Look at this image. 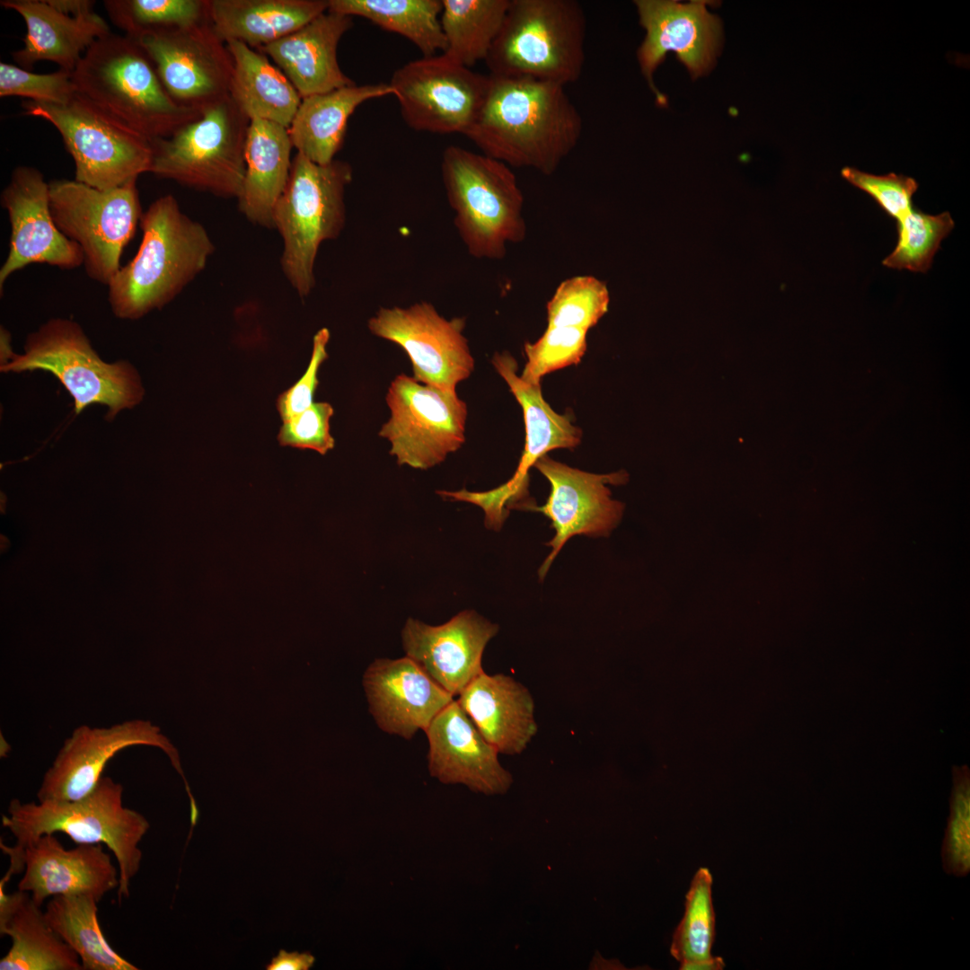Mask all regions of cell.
I'll use <instances>...</instances> for the list:
<instances>
[{"label":"cell","mask_w":970,"mask_h":970,"mask_svg":"<svg viewBox=\"0 0 970 970\" xmlns=\"http://www.w3.org/2000/svg\"><path fill=\"white\" fill-rule=\"evenodd\" d=\"M565 86L489 74L482 106L465 133L483 154L508 166L551 175L575 149L580 112Z\"/></svg>","instance_id":"6da1fadb"},{"label":"cell","mask_w":970,"mask_h":970,"mask_svg":"<svg viewBox=\"0 0 970 970\" xmlns=\"http://www.w3.org/2000/svg\"><path fill=\"white\" fill-rule=\"evenodd\" d=\"M123 786L102 776L86 797L74 801L45 800L22 803L10 801L2 824L15 838L13 846L1 841L0 847L10 860L11 877L24 870V848L47 833H62L76 844H102L113 853L119 872L118 899L129 895V885L141 867L138 845L148 832V820L123 805Z\"/></svg>","instance_id":"7a4b0ae2"},{"label":"cell","mask_w":970,"mask_h":970,"mask_svg":"<svg viewBox=\"0 0 970 970\" xmlns=\"http://www.w3.org/2000/svg\"><path fill=\"white\" fill-rule=\"evenodd\" d=\"M135 257L108 285L120 319L137 320L173 300L206 268L215 245L206 228L184 214L171 194L155 199L139 222Z\"/></svg>","instance_id":"3957f363"},{"label":"cell","mask_w":970,"mask_h":970,"mask_svg":"<svg viewBox=\"0 0 970 970\" xmlns=\"http://www.w3.org/2000/svg\"><path fill=\"white\" fill-rule=\"evenodd\" d=\"M72 80L77 94L150 140L171 136L200 113L170 97L145 50L126 35L98 39Z\"/></svg>","instance_id":"277c9868"},{"label":"cell","mask_w":970,"mask_h":970,"mask_svg":"<svg viewBox=\"0 0 970 970\" xmlns=\"http://www.w3.org/2000/svg\"><path fill=\"white\" fill-rule=\"evenodd\" d=\"M586 31L576 0H510L485 63L490 75L565 86L582 75Z\"/></svg>","instance_id":"5b68a950"},{"label":"cell","mask_w":970,"mask_h":970,"mask_svg":"<svg viewBox=\"0 0 970 970\" xmlns=\"http://www.w3.org/2000/svg\"><path fill=\"white\" fill-rule=\"evenodd\" d=\"M352 179V167L345 161L319 164L299 153L292 160L272 221L283 242L282 271L301 297L315 287L321 244L337 239L345 227V192Z\"/></svg>","instance_id":"8992f818"},{"label":"cell","mask_w":970,"mask_h":970,"mask_svg":"<svg viewBox=\"0 0 970 970\" xmlns=\"http://www.w3.org/2000/svg\"><path fill=\"white\" fill-rule=\"evenodd\" d=\"M441 173L454 224L470 255L501 260L507 243L524 241V196L507 164L449 146L442 155Z\"/></svg>","instance_id":"52a82bcc"},{"label":"cell","mask_w":970,"mask_h":970,"mask_svg":"<svg viewBox=\"0 0 970 970\" xmlns=\"http://www.w3.org/2000/svg\"><path fill=\"white\" fill-rule=\"evenodd\" d=\"M250 121L230 95L208 104L171 136L151 140L150 172L198 191L238 199Z\"/></svg>","instance_id":"ba28073f"},{"label":"cell","mask_w":970,"mask_h":970,"mask_svg":"<svg viewBox=\"0 0 970 970\" xmlns=\"http://www.w3.org/2000/svg\"><path fill=\"white\" fill-rule=\"evenodd\" d=\"M33 370L52 373L73 397L76 413L97 403L107 406V416L112 419L139 403L144 395L135 367L125 360L104 362L80 325L69 319L42 324L27 337L23 354H14L1 365L5 373Z\"/></svg>","instance_id":"9c48e42d"},{"label":"cell","mask_w":970,"mask_h":970,"mask_svg":"<svg viewBox=\"0 0 970 970\" xmlns=\"http://www.w3.org/2000/svg\"><path fill=\"white\" fill-rule=\"evenodd\" d=\"M22 106L25 114L45 119L59 132L74 160L75 181L110 190L150 172L151 140L79 94L63 104L26 100Z\"/></svg>","instance_id":"30bf717a"},{"label":"cell","mask_w":970,"mask_h":970,"mask_svg":"<svg viewBox=\"0 0 970 970\" xmlns=\"http://www.w3.org/2000/svg\"><path fill=\"white\" fill-rule=\"evenodd\" d=\"M49 203L59 231L80 248L87 276L108 287L144 212L137 180L110 190L55 180L49 182Z\"/></svg>","instance_id":"8fae6325"},{"label":"cell","mask_w":970,"mask_h":970,"mask_svg":"<svg viewBox=\"0 0 970 970\" xmlns=\"http://www.w3.org/2000/svg\"><path fill=\"white\" fill-rule=\"evenodd\" d=\"M386 403L391 418L379 436L391 443L390 454L400 465L431 468L465 441L467 405L455 391L421 384L401 374L388 388Z\"/></svg>","instance_id":"7c38bea8"},{"label":"cell","mask_w":970,"mask_h":970,"mask_svg":"<svg viewBox=\"0 0 970 970\" xmlns=\"http://www.w3.org/2000/svg\"><path fill=\"white\" fill-rule=\"evenodd\" d=\"M389 84L403 120L412 129L465 135L484 101L489 75L475 73L442 53L406 63L394 71Z\"/></svg>","instance_id":"4fadbf2b"},{"label":"cell","mask_w":970,"mask_h":970,"mask_svg":"<svg viewBox=\"0 0 970 970\" xmlns=\"http://www.w3.org/2000/svg\"><path fill=\"white\" fill-rule=\"evenodd\" d=\"M491 363L520 404L525 429L524 451L513 476L499 487L468 496L470 503L484 511L485 524L498 528L510 509L529 510L535 504L528 494V472L535 463L553 449L577 447L583 433L567 415L551 409L543 399L541 384H529L516 374L517 362L510 353L496 352Z\"/></svg>","instance_id":"5bb4252c"},{"label":"cell","mask_w":970,"mask_h":970,"mask_svg":"<svg viewBox=\"0 0 970 970\" xmlns=\"http://www.w3.org/2000/svg\"><path fill=\"white\" fill-rule=\"evenodd\" d=\"M134 745L158 747L181 776L190 798V815L199 811L185 778L178 750L159 727L146 719H130L110 727L82 725L67 737L37 792L39 801L79 800L89 795L103 776L109 761L119 751Z\"/></svg>","instance_id":"9a60e30c"},{"label":"cell","mask_w":970,"mask_h":970,"mask_svg":"<svg viewBox=\"0 0 970 970\" xmlns=\"http://www.w3.org/2000/svg\"><path fill=\"white\" fill-rule=\"evenodd\" d=\"M464 326L463 318L448 320L427 301L380 307L367 322L373 335L404 350L416 381L446 391H455L474 369Z\"/></svg>","instance_id":"2e32d148"},{"label":"cell","mask_w":970,"mask_h":970,"mask_svg":"<svg viewBox=\"0 0 970 970\" xmlns=\"http://www.w3.org/2000/svg\"><path fill=\"white\" fill-rule=\"evenodd\" d=\"M137 40L152 61L170 97L200 111L229 95L234 60L210 22L159 30Z\"/></svg>","instance_id":"e0dca14e"},{"label":"cell","mask_w":970,"mask_h":970,"mask_svg":"<svg viewBox=\"0 0 970 970\" xmlns=\"http://www.w3.org/2000/svg\"><path fill=\"white\" fill-rule=\"evenodd\" d=\"M712 1L692 0L682 4L675 0H636L639 23L646 36L637 57L640 71L657 104L666 106V98L657 88L653 75L668 52L688 69L694 79L714 66L721 46L720 19L707 10Z\"/></svg>","instance_id":"ac0fdd59"},{"label":"cell","mask_w":970,"mask_h":970,"mask_svg":"<svg viewBox=\"0 0 970 970\" xmlns=\"http://www.w3.org/2000/svg\"><path fill=\"white\" fill-rule=\"evenodd\" d=\"M10 223L7 257L0 269V293L14 272L31 264L74 269L84 263L76 243L56 225L49 203V183L38 169L18 166L0 197Z\"/></svg>","instance_id":"d6986e66"},{"label":"cell","mask_w":970,"mask_h":970,"mask_svg":"<svg viewBox=\"0 0 970 970\" xmlns=\"http://www.w3.org/2000/svg\"><path fill=\"white\" fill-rule=\"evenodd\" d=\"M550 482L551 491L543 506L532 508L542 513L555 531L546 544L552 548L539 569L542 579L564 544L574 535L606 536L621 519L623 505L611 498L608 484H620L625 473L586 472L542 456L534 466Z\"/></svg>","instance_id":"ffe728a7"},{"label":"cell","mask_w":970,"mask_h":970,"mask_svg":"<svg viewBox=\"0 0 970 970\" xmlns=\"http://www.w3.org/2000/svg\"><path fill=\"white\" fill-rule=\"evenodd\" d=\"M498 630L476 612L463 611L437 626L409 618L401 639L406 657L455 696L484 672L483 651Z\"/></svg>","instance_id":"44dd1931"},{"label":"cell","mask_w":970,"mask_h":970,"mask_svg":"<svg viewBox=\"0 0 970 970\" xmlns=\"http://www.w3.org/2000/svg\"><path fill=\"white\" fill-rule=\"evenodd\" d=\"M24 874L18 889L40 906L47 898L88 895L98 903L119 885V869L102 844H77L66 850L55 833L43 834L23 851Z\"/></svg>","instance_id":"7402d4cb"},{"label":"cell","mask_w":970,"mask_h":970,"mask_svg":"<svg viewBox=\"0 0 970 970\" xmlns=\"http://www.w3.org/2000/svg\"><path fill=\"white\" fill-rule=\"evenodd\" d=\"M363 685L369 711L383 731L410 739L426 730L454 696L412 659L378 658L366 668Z\"/></svg>","instance_id":"603a6c76"},{"label":"cell","mask_w":970,"mask_h":970,"mask_svg":"<svg viewBox=\"0 0 970 970\" xmlns=\"http://www.w3.org/2000/svg\"><path fill=\"white\" fill-rule=\"evenodd\" d=\"M428 771L445 784L461 783L474 792L504 794L513 779L499 763L498 752L481 736L458 704L450 702L425 730Z\"/></svg>","instance_id":"cb8c5ba5"},{"label":"cell","mask_w":970,"mask_h":970,"mask_svg":"<svg viewBox=\"0 0 970 970\" xmlns=\"http://www.w3.org/2000/svg\"><path fill=\"white\" fill-rule=\"evenodd\" d=\"M353 26L351 16L326 11L292 33L258 50L269 57L301 98L356 83L341 70L338 46Z\"/></svg>","instance_id":"d4e9b609"},{"label":"cell","mask_w":970,"mask_h":970,"mask_svg":"<svg viewBox=\"0 0 970 970\" xmlns=\"http://www.w3.org/2000/svg\"><path fill=\"white\" fill-rule=\"evenodd\" d=\"M458 696V704L498 754H521L537 733L532 694L510 675L483 672Z\"/></svg>","instance_id":"484cf974"},{"label":"cell","mask_w":970,"mask_h":970,"mask_svg":"<svg viewBox=\"0 0 970 970\" xmlns=\"http://www.w3.org/2000/svg\"><path fill=\"white\" fill-rule=\"evenodd\" d=\"M0 4L15 11L25 22L23 46L12 56L20 67L27 70L39 61H50L72 73L85 51L110 32L107 22L96 13L66 15L47 0H2Z\"/></svg>","instance_id":"4316f807"},{"label":"cell","mask_w":970,"mask_h":970,"mask_svg":"<svg viewBox=\"0 0 970 970\" xmlns=\"http://www.w3.org/2000/svg\"><path fill=\"white\" fill-rule=\"evenodd\" d=\"M0 881V933L11 948L0 959L1 970H83L76 953L52 930L44 911L28 892H5Z\"/></svg>","instance_id":"83f0119b"},{"label":"cell","mask_w":970,"mask_h":970,"mask_svg":"<svg viewBox=\"0 0 970 970\" xmlns=\"http://www.w3.org/2000/svg\"><path fill=\"white\" fill-rule=\"evenodd\" d=\"M293 145L287 128L250 121L244 149L245 176L238 206L251 223L273 228L272 215L289 178Z\"/></svg>","instance_id":"f1b7e54d"},{"label":"cell","mask_w":970,"mask_h":970,"mask_svg":"<svg viewBox=\"0 0 970 970\" xmlns=\"http://www.w3.org/2000/svg\"><path fill=\"white\" fill-rule=\"evenodd\" d=\"M393 94L389 84H355L303 98L287 128L293 147L313 163L332 162L356 109L368 100Z\"/></svg>","instance_id":"f546056e"},{"label":"cell","mask_w":970,"mask_h":970,"mask_svg":"<svg viewBox=\"0 0 970 970\" xmlns=\"http://www.w3.org/2000/svg\"><path fill=\"white\" fill-rule=\"evenodd\" d=\"M330 0H208L209 22L225 43L260 48L329 9Z\"/></svg>","instance_id":"4dcf8cb0"},{"label":"cell","mask_w":970,"mask_h":970,"mask_svg":"<svg viewBox=\"0 0 970 970\" xmlns=\"http://www.w3.org/2000/svg\"><path fill=\"white\" fill-rule=\"evenodd\" d=\"M234 60L229 95L250 119L290 126L302 98L269 57L246 44L226 42Z\"/></svg>","instance_id":"1f68e13d"},{"label":"cell","mask_w":970,"mask_h":970,"mask_svg":"<svg viewBox=\"0 0 970 970\" xmlns=\"http://www.w3.org/2000/svg\"><path fill=\"white\" fill-rule=\"evenodd\" d=\"M442 9V0H330L328 10L363 17L405 37L423 57H432L446 49L440 23Z\"/></svg>","instance_id":"d6a6232c"},{"label":"cell","mask_w":970,"mask_h":970,"mask_svg":"<svg viewBox=\"0 0 970 970\" xmlns=\"http://www.w3.org/2000/svg\"><path fill=\"white\" fill-rule=\"evenodd\" d=\"M98 902L88 895L51 897L44 916L76 953L83 970H138L109 944L98 920Z\"/></svg>","instance_id":"836d02e7"},{"label":"cell","mask_w":970,"mask_h":970,"mask_svg":"<svg viewBox=\"0 0 970 970\" xmlns=\"http://www.w3.org/2000/svg\"><path fill=\"white\" fill-rule=\"evenodd\" d=\"M444 54L471 68L486 59L503 24L510 0H442Z\"/></svg>","instance_id":"e575fe53"},{"label":"cell","mask_w":970,"mask_h":970,"mask_svg":"<svg viewBox=\"0 0 970 970\" xmlns=\"http://www.w3.org/2000/svg\"><path fill=\"white\" fill-rule=\"evenodd\" d=\"M712 877L701 868L686 894L683 916L671 943V955L683 970H719L725 963L711 955L715 939V913L711 897Z\"/></svg>","instance_id":"d590c367"},{"label":"cell","mask_w":970,"mask_h":970,"mask_svg":"<svg viewBox=\"0 0 970 970\" xmlns=\"http://www.w3.org/2000/svg\"><path fill=\"white\" fill-rule=\"evenodd\" d=\"M103 5L113 24L133 40L209 22L208 0H105Z\"/></svg>","instance_id":"8d00e7d4"},{"label":"cell","mask_w":970,"mask_h":970,"mask_svg":"<svg viewBox=\"0 0 970 970\" xmlns=\"http://www.w3.org/2000/svg\"><path fill=\"white\" fill-rule=\"evenodd\" d=\"M954 225L948 212L929 215L913 208L897 220V244L882 264L890 269L927 272Z\"/></svg>","instance_id":"74e56055"},{"label":"cell","mask_w":970,"mask_h":970,"mask_svg":"<svg viewBox=\"0 0 970 970\" xmlns=\"http://www.w3.org/2000/svg\"><path fill=\"white\" fill-rule=\"evenodd\" d=\"M606 284L589 275L562 281L546 305L547 327H578L589 331L607 313Z\"/></svg>","instance_id":"f35d334b"},{"label":"cell","mask_w":970,"mask_h":970,"mask_svg":"<svg viewBox=\"0 0 970 970\" xmlns=\"http://www.w3.org/2000/svg\"><path fill=\"white\" fill-rule=\"evenodd\" d=\"M587 332L578 327H547L536 341L525 344L527 360L521 378L529 384H541L544 375L578 365L586 351Z\"/></svg>","instance_id":"ab89813d"},{"label":"cell","mask_w":970,"mask_h":970,"mask_svg":"<svg viewBox=\"0 0 970 970\" xmlns=\"http://www.w3.org/2000/svg\"><path fill=\"white\" fill-rule=\"evenodd\" d=\"M76 94L72 73L59 69L36 74L6 62L0 63V97L17 96L28 101L63 104Z\"/></svg>","instance_id":"60d3db41"},{"label":"cell","mask_w":970,"mask_h":970,"mask_svg":"<svg viewBox=\"0 0 970 970\" xmlns=\"http://www.w3.org/2000/svg\"><path fill=\"white\" fill-rule=\"evenodd\" d=\"M944 870L957 877L970 871V790L968 774L958 773L941 850Z\"/></svg>","instance_id":"b9f144b4"},{"label":"cell","mask_w":970,"mask_h":970,"mask_svg":"<svg viewBox=\"0 0 970 970\" xmlns=\"http://www.w3.org/2000/svg\"><path fill=\"white\" fill-rule=\"evenodd\" d=\"M841 173L851 184L871 196L896 221L913 208V196L918 183L911 177L894 172L875 175L853 167H844Z\"/></svg>","instance_id":"7bdbcfd3"},{"label":"cell","mask_w":970,"mask_h":970,"mask_svg":"<svg viewBox=\"0 0 970 970\" xmlns=\"http://www.w3.org/2000/svg\"><path fill=\"white\" fill-rule=\"evenodd\" d=\"M333 408L328 402H313L304 411L283 420L278 435L281 445L312 449L321 454L334 447L330 432Z\"/></svg>","instance_id":"ee69618b"},{"label":"cell","mask_w":970,"mask_h":970,"mask_svg":"<svg viewBox=\"0 0 970 970\" xmlns=\"http://www.w3.org/2000/svg\"><path fill=\"white\" fill-rule=\"evenodd\" d=\"M329 340L330 331L327 328H322L315 333L307 369L295 384L278 396L277 408L282 420L304 411L313 403V396L319 383L318 371L321 365L328 358L326 348Z\"/></svg>","instance_id":"f6af8a7d"},{"label":"cell","mask_w":970,"mask_h":970,"mask_svg":"<svg viewBox=\"0 0 970 970\" xmlns=\"http://www.w3.org/2000/svg\"><path fill=\"white\" fill-rule=\"evenodd\" d=\"M315 957L310 952H287L280 949L278 954L266 965L267 970H309Z\"/></svg>","instance_id":"bcb514c9"},{"label":"cell","mask_w":970,"mask_h":970,"mask_svg":"<svg viewBox=\"0 0 970 970\" xmlns=\"http://www.w3.org/2000/svg\"><path fill=\"white\" fill-rule=\"evenodd\" d=\"M57 11L70 16H82L95 13L94 1L90 0H47Z\"/></svg>","instance_id":"7dc6e473"},{"label":"cell","mask_w":970,"mask_h":970,"mask_svg":"<svg viewBox=\"0 0 970 970\" xmlns=\"http://www.w3.org/2000/svg\"><path fill=\"white\" fill-rule=\"evenodd\" d=\"M13 355H14V353L12 351V348H11V335L4 328L2 327L1 328V359H2V362H3V360H4V361L1 365L8 362L10 360V358Z\"/></svg>","instance_id":"c3c4849f"}]
</instances>
